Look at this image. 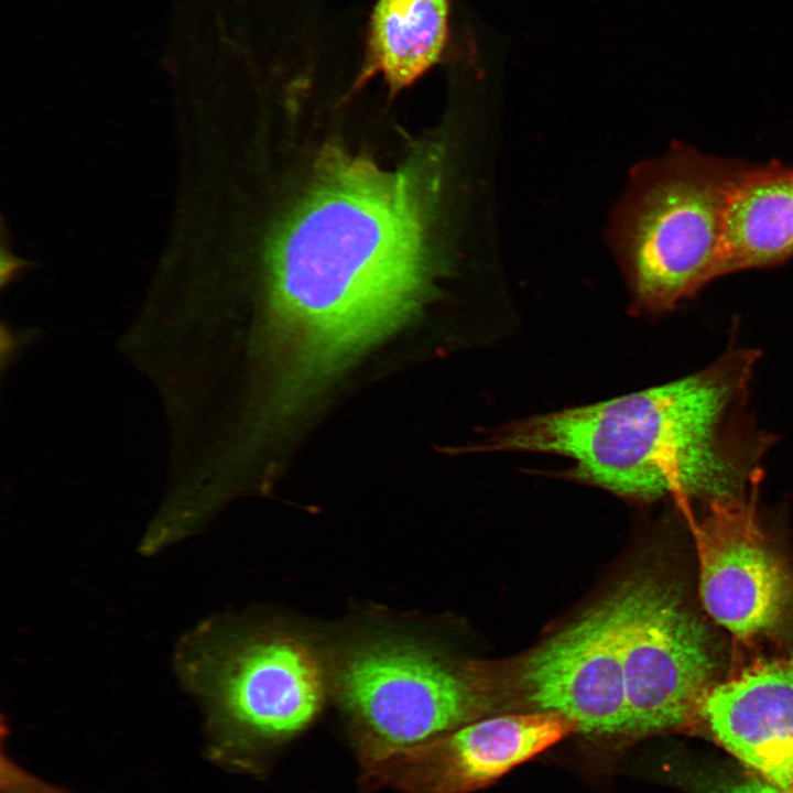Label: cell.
Masks as SVG:
<instances>
[{
  "label": "cell",
  "mask_w": 793,
  "mask_h": 793,
  "mask_svg": "<svg viewBox=\"0 0 793 793\" xmlns=\"http://www.w3.org/2000/svg\"><path fill=\"white\" fill-rule=\"evenodd\" d=\"M439 171L433 149L392 172L339 151L326 154L268 258L287 399L308 392L419 306L433 273Z\"/></svg>",
  "instance_id": "cell-1"
},
{
  "label": "cell",
  "mask_w": 793,
  "mask_h": 793,
  "mask_svg": "<svg viewBox=\"0 0 793 793\" xmlns=\"http://www.w3.org/2000/svg\"><path fill=\"white\" fill-rule=\"evenodd\" d=\"M757 357L730 350L664 385L510 423L481 448L561 455L574 479L637 500L739 497L772 442L746 410Z\"/></svg>",
  "instance_id": "cell-2"
},
{
  "label": "cell",
  "mask_w": 793,
  "mask_h": 793,
  "mask_svg": "<svg viewBox=\"0 0 793 793\" xmlns=\"http://www.w3.org/2000/svg\"><path fill=\"white\" fill-rule=\"evenodd\" d=\"M175 664L205 713L210 758L228 767L253 768L262 748L303 730L323 704L317 654L290 634L205 621L182 639Z\"/></svg>",
  "instance_id": "cell-3"
},
{
  "label": "cell",
  "mask_w": 793,
  "mask_h": 793,
  "mask_svg": "<svg viewBox=\"0 0 793 793\" xmlns=\"http://www.w3.org/2000/svg\"><path fill=\"white\" fill-rule=\"evenodd\" d=\"M747 163L674 142L636 167L612 239L637 309L669 312L718 278L726 206Z\"/></svg>",
  "instance_id": "cell-4"
},
{
  "label": "cell",
  "mask_w": 793,
  "mask_h": 793,
  "mask_svg": "<svg viewBox=\"0 0 793 793\" xmlns=\"http://www.w3.org/2000/svg\"><path fill=\"white\" fill-rule=\"evenodd\" d=\"M334 680L362 767L471 723L488 707L466 671L405 639L352 647Z\"/></svg>",
  "instance_id": "cell-5"
},
{
  "label": "cell",
  "mask_w": 793,
  "mask_h": 793,
  "mask_svg": "<svg viewBox=\"0 0 793 793\" xmlns=\"http://www.w3.org/2000/svg\"><path fill=\"white\" fill-rule=\"evenodd\" d=\"M619 597L627 721L643 737L692 723L717 671L709 629L676 583L642 571L616 587Z\"/></svg>",
  "instance_id": "cell-6"
},
{
  "label": "cell",
  "mask_w": 793,
  "mask_h": 793,
  "mask_svg": "<svg viewBox=\"0 0 793 793\" xmlns=\"http://www.w3.org/2000/svg\"><path fill=\"white\" fill-rule=\"evenodd\" d=\"M699 594L707 612L743 639L793 622V574L740 497L711 501L697 530Z\"/></svg>",
  "instance_id": "cell-7"
},
{
  "label": "cell",
  "mask_w": 793,
  "mask_h": 793,
  "mask_svg": "<svg viewBox=\"0 0 793 793\" xmlns=\"http://www.w3.org/2000/svg\"><path fill=\"white\" fill-rule=\"evenodd\" d=\"M574 731L573 721L544 710L471 721L362 767V783L398 793H471Z\"/></svg>",
  "instance_id": "cell-8"
},
{
  "label": "cell",
  "mask_w": 793,
  "mask_h": 793,
  "mask_svg": "<svg viewBox=\"0 0 793 793\" xmlns=\"http://www.w3.org/2000/svg\"><path fill=\"white\" fill-rule=\"evenodd\" d=\"M521 684L537 710L566 717L578 731L624 732L617 589L534 650L523 663Z\"/></svg>",
  "instance_id": "cell-9"
},
{
  "label": "cell",
  "mask_w": 793,
  "mask_h": 793,
  "mask_svg": "<svg viewBox=\"0 0 793 793\" xmlns=\"http://www.w3.org/2000/svg\"><path fill=\"white\" fill-rule=\"evenodd\" d=\"M700 715L743 767L776 786L793 779V659L758 663L713 686Z\"/></svg>",
  "instance_id": "cell-10"
},
{
  "label": "cell",
  "mask_w": 793,
  "mask_h": 793,
  "mask_svg": "<svg viewBox=\"0 0 793 793\" xmlns=\"http://www.w3.org/2000/svg\"><path fill=\"white\" fill-rule=\"evenodd\" d=\"M793 258V165L747 163L726 206L718 278Z\"/></svg>",
  "instance_id": "cell-11"
},
{
  "label": "cell",
  "mask_w": 793,
  "mask_h": 793,
  "mask_svg": "<svg viewBox=\"0 0 793 793\" xmlns=\"http://www.w3.org/2000/svg\"><path fill=\"white\" fill-rule=\"evenodd\" d=\"M450 0H374L363 22L355 90L378 77L391 93L413 85L443 57Z\"/></svg>",
  "instance_id": "cell-12"
},
{
  "label": "cell",
  "mask_w": 793,
  "mask_h": 793,
  "mask_svg": "<svg viewBox=\"0 0 793 793\" xmlns=\"http://www.w3.org/2000/svg\"><path fill=\"white\" fill-rule=\"evenodd\" d=\"M676 783L688 793H783L748 768L689 765L675 773Z\"/></svg>",
  "instance_id": "cell-13"
},
{
  "label": "cell",
  "mask_w": 793,
  "mask_h": 793,
  "mask_svg": "<svg viewBox=\"0 0 793 793\" xmlns=\"http://www.w3.org/2000/svg\"><path fill=\"white\" fill-rule=\"evenodd\" d=\"M20 261L12 257V254H4L2 252L1 259V283L2 285L10 279L17 269L20 267Z\"/></svg>",
  "instance_id": "cell-14"
},
{
  "label": "cell",
  "mask_w": 793,
  "mask_h": 793,
  "mask_svg": "<svg viewBox=\"0 0 793 793\" xmlns=\"http://www.w3.org/2000/svg\"><path fill=\"white\" fill-rule=\"evenodd\" d=\"M783 793H793V779L782 786H778Z\"/></svg>",
  "instance_id": "cell-15"
}]
</instances>
